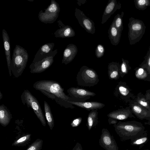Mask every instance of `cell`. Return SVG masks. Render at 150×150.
Listing matches in <instances>:
<instances>
[{
    "label": "cell",
    "mask_w": 150,
    "mask_h": 150,
    "mask_svg": "<svg viewBox=\"0 0 150 150\" xmlns=\"http://www.w3.org/2000/svg\"><path fill=\"white\" fill-rule=\"evenodd\" d=\"M108 37L111 43L113 45H117L120 42L122 32L119 31L115 26L112 22L108 30Z\"/></svg>",
    "instance_id": "cell-21"
},
{
    "label": "cell",
    "mask_w": 150,
    "mask_h": 150,
    "mask_svg": "<svg viewBox=\"0 0 150 150\" xmlns=\"http://www.w3.org/2000/svg\"><path fill=\"white\" fill-rule=\"evenodd\" d=\"M129 105L132 113L138 118L148 121L150 120V111L139 104L135 99L129 102Z\"/></svg>",
    "instance_id": "cell-11"
},
{
    "label": "cell",
    "mask_w": 150,
    "mask_h": 150,
    "mask_svg": "<svg viewBox=\"0 0 150 150\" xmlns=\"http://www.w3.org/2000/svg\"><path fill=\"white\" fill-rule=\"evenodd\" d=\"M57 49H55L45 58L37 61L32 62L29 66L31 73H40L49 68L54 62V57L57 53Z\"/></svg>",
    "instance_id": "cell-8"
},
{
    "label": "cell",
    "mask_w": 150,
    "mask_h": 150,
    "mask_svg": "<svg viewBox=\"0 0 150 150\" xmlns=\"http://www.w3.org/2000/svg\"><path fill=\"white\" fill-rule=\"evenodd\" d=\"M74 15L80 25L88 33L94 34L96 31L95 23L87 17L83 12L77 8L75 9Z\"/></svg>",
    "instance_id": "cell-10"
},
{
    "label": "cell",
    "mask_w": 150,
    "mask_h": 150,
    "mask_svg": "<svg viewBox=\"0 0 150 150\" xmlns=\"http://www.w3.org/2000/svg\"><path fill=\"white\" fill-rule=\"evenodd\" d=\"M124 15L123 12H122L121 14H117L115 16L112 22L115 26L119 31L122 32L123 29V17Z\"/></svg>",
    "instance_id": "cell-28"
},
{
    "label": "cell",
    "mask_w": 150,
    "mask_h": 150,
    "mask_svg": "<svg viewBox=\"0 0 150 150\" xmlns=\"http://www.w3.org/2000/svg\"><path fill=\"white\" fill-rule=\"evenodd\" d=\"M72 150H83L81 144L79 142H77L73 148Z\"/></svg>",
    "instance_id": "cell-37"
},
{
    "label": "cell",
    "mask_w": 150,
    "mask_h": 150,
    "mask_svg": "<svg viewBox=\"0 0 150 150\" xmlns=\"http://www.w3.org/2000/svg\"><path fill=\"white\" fill-rule=\"evenodd\" d=\"M148 74L145 69L140 67L138 68L136 71V76L138 79H145L147 76Z\"/></svg>",
    "instance_id": "cell-34"
},
{
    "label": "cell",
    "mask_w": 150,
    "mask_h": 150,
    "mask_svg": "<svg viewBox=\"0 0 150 150\" xmlns=\"http://www.w3.org/2000/svg\"><path fill=\"white\" fill-rule=\"evenodd\" d=\"M98 112L97 109L91 110L89 113L87 117L86 126L89 130L95 127L98 122Z\"/></svg>",
    "instance_id": "cell-25"
},
{
    "label": "cell",
    "mask_w": 150,
    "mask_h": 150,
    "mask_svg": "<svg viewBox=\"0 0 150 150\" xmlns=\"http://www.w3.org/2000/svg\"><path fill=\"white\" fill-rule=\"evenodd\" d=\"M140 67L145 69L150 75V46L149 47L144 60L140 65Z\"/></svg>",
    "instance_id": "cell-30"
},
{
    "label": "cell",
    "mask_w": 150,
    "mask_h": 150,
    "mask_svg": "<svg viewBox=\"0 0 150 150\" xmlns=\"http://www.w3.org/2000/svg\"><path fill=\"white\" fill-rule=\"evenodd\" d=\"M135 7L140 10H144L150 6V0H134Z\"/></svg>",
    "instance_id": "cell-32"
},
{
    "label": "cell",
    "mask_w": 150,
    "mask_h": 150,
    "mask_svg": "<svg viewBox=\"0 0 150 150\" xmlns=\"http://www.w3.org/2000/svg\"><path fill=\"white\" fill-rule=\"evenodd\" d=\"M60 8L59 4L55 0H51L50 4L45 9L39 13L38 17L40 21L45 24L53 23L58 18Z\"/></svg>",
    "instance_id": "cell-7"
},
{
    "label": "cell",
    "mask_w": 150,
    "mask_h": 150,
    "mask_svg": "<svg viewBox=\"0 0 150 150\" xmlns=\"http://www.w3.org/2000/svg\"><path fill=\"white\" fill-rule=\"evenodd\" d=\"M22 103L31 108L42 125L45 127L46 122L40 104L36 98L28 90H24L21 96Z\"/></svg>",
    "instance_id": "cell-6"
},
{
    "label": "cell",
    "mask_w": 150,
    "mask_h": 150,
    "mask_svg": "<svg viewBox=\"0 0 150 150\" xmlns=\"http://www.w3.org/2000/svg\"><path fill=\"white\" fill-rule=\"evenodd\" d=\"M29 55L27 50L23 47L16 45L13 50L11 59L12 74L16 78L21 75L25 69Z\"/></svg>",
    "instance_id": "cell-3"
},
{
    "label": "cell",
    "mask_w": 150,
    "mask_h": 150,
    "mask_svg": "<svg viewBox=\"0 0 150 150\" xmlns=\"http://www.w3.org/2000/svg\"><path fill=\"white\" fill-rule=\"evenodd\" d=\"M2 94L1 93V92H0V100L2 98Z\"/></svg>",
    "instance_id": "cell-41"
},
{
    "label": "cell",
    "mask_w": 150,
    "mask_h": 150,
    "mask_svg": "<svg viewBox=\"0 0 150 150\" xmlns=\"http://www.w3.org/2000/svg\"><path fill=\"white\" fill-rule=\"evenodd\" d=\"M129 107L125 108L119 109L109 113L107 116L109 118L119 120H124L129 118L135 117Z\"/></svg>",
    "instance_id": "cell-14"
},
{
    "label": "cell",
    "mask_w": 150,
    "mask_h": 150,
    "mask_svg": "<svg viewBox=\"0 0 150 150\" xmlns=\"http://www.w3.org/2000/svg\"><path fill=\"white\" fill-rule=\"evenodd\" d=\"M2 38L8 68V70L9 76H11L12 71L11 68V48L10 40L9 36L4 29L2 31Z\"/></svg>",
    "instance_id": "cell-15"
},
{
    "label": "cell",
    "mask_w": 150,
    "mask_h": 150,
    "mask_svg": "<svg viewBox=\"0 0 150 150\" xmlns=\"http://www.w3.org/2000/svg\"><path fill=\"white\" fill-rule=\"evenodd\" d=\"M126 150H128V149H126Z\"/></svg>",
    "instance_id": "cell-43"
},
{
    "label": "cell",
    "mask_w": 150,
    "mask_h": 150,
    "mask_svg": "<svg viewBox=\"0 0 150 150\" xmlns=\"http://www.w3.org/2000/svg\"><path fill=\"white\" fill-rule=\"evenodd\" d=\"M78 85L86 87L93 86L99 81L98 76L93 69L86 66H82L76 77Z\"/></svg>",
    "instance_id": "cell-5"
},
{
    "label": "cell",
    "mask_w": 150,
    "mask_h": 150,
    "mask_svg": "<svg viewBox=\"0 0 150 150\" xmlns=\"http://www.w3.org/2000/svg\"><path fill=\"white\" fill-rule=\"evenodd\" d=\"M54 46V42L48 43L42 45L35 55L32 62L40 60L49 55L53 52Z\"/></svg>",
    "instance_id": "cell-17"
},
{
    "label": "cell",
    "mask_w": 150,
    "mask_h": 150,
    "mask_svg": "<svg viewBox=\"0 0 150 150\" xmlns=\"http://www.w3.org/2000/svg\"><path fill=\"white\" fill-rule=\"evenodd\" d=\"M67 91L69 96L74 98H81L96 95L94 92L78 88L71 87Z\"/></svg>",
    "instance_id": "cell-20"
},
{
    "label": "cell",
    "mask_w": 150,
    "mask_h": 150,
    "mask_svg": "<svg viewBox=\"0 0 150 150\" xmlns=\"http://www.w3.org/2000/svg\"><path fill=\"white\" fill-rule=\"evenodd\" d=\"M120 67V65L116 62H112L108 64V74L109 79L117 80L119 79Z\"/></svg>",
    "instance_id": "cell-23"
},
{
    "label": "cell",
    "mask_w": 150,
    "mask_h": 150,
    "mask_svg": "<svg viewBox=\"0 0 150 150\" xmlns=\"http://www.w3.org/2000/svg\"><path fill=\"white\" fill-rule=\"evenodd\" d=\"M115 93H117L120 97L123 100H129L130 98L133 100L134 98V95L131 92L129 88L126 85V83L123 82L119 83L116 88Z\"/></svg>",
    "instance_id": "cell-18"
},
{
    "label": "cell",
    "mask_w": 150,
    "mask_h": 150,
    "mask_svg": "<svg viewBox=\"0 0 150 150\" xmlns=\"http://www.w3.org/2000/svg\"><path fill=\"white\" fill-rule=\"evenodd\" d=\"M99 143L100 146L105 150H119L115 140L107 129H102Z\"/></svg>",
    "instance_id": "cell-9"
},
{
    "label": "cell",
    "mask_w": 150,
    "mask_h": 150,
    "mask_svg": "<svg viewBox=\"0 0 150 150\" xmlns=\"http://www.w3.org/2000/svg\"><path fill=\"white\" fill-rule=\"evenodd\" d=\"M33 87L62 106L67 108L70 104L68 102L70 100V97L65 94L64 88L57 81L50 80L39 81L33 84Z\"/></svg>",
    "instance_id": "cell-1"
},
{
    "label": "cell",
    "mask_w": 150,
    "mask_h": 150,
    "mask_svg": "<svg viewBox=\"0 0 150 150\" xmlns=\"http://www.w3.org/2000/svg\"><path fill=\"white\" fill-rule=\"evenodd\" d=\"M135 100L139 104L149 110L150 103L146 100L145 95L140 92L137 94Z\"/></svg>",
    "instance_id": "cell-27"
},
{
    "label": "cell",
    "mask_w": 150,
    "mask_h": 150,
    "mask_svg": "<svg viewBox=\"0 0 150 150\" xmlns=\"http://www.w3.org/2000/svg\"><path fill=\"white\" fill-rule=\"evenodd\" d=\"M145 96L146 100H148L150 103V89L146 91Z\"/></svg>",
    "instance_id": "cell-39"
},
{
    "label": "cell",
    "mask_w": 150,
    "mask_h": 150,
    "mask_svg": "<svg viewBox=\"0 0 150 150\" xmlns=\"http://www.w3.org/2000/svg\"><path fill=\"white\" fill-rule=\"evenodd\" d=\"M82 120L81 117H79L74 119L71 123V126L73 127L78 126L81 124Z\"/></svg>",
    "instance_id": "cell-36"
},
{
    "label": "cell",
    "mask_w": 150,
    "mask_h": 150,
    "mask_svg": "<svg viewBox=\"0 0 150 150\" xmlns=\"http://www.w3.org/2000/svg\"><path fill=\"white\" fill-rule=\"evenodd\" d=\"M31 134H28L24 135L16 140L12 144V146H19L24 145L30 139Z\"/></svg>",
    "instance_id": "cell-31"
},
{
    "label": "cell",
    "mask_w": 150,
    "mask_h": 150,
    "mask_svg": "<svg viewBox=\"0 0 150 150\" xmlns=\"http://www.w3.org/2000/svg\"><path fill=\"white\" fill-rule=\"evenodd\" d=\"M108 122L110 125L113 124L114 125L118 122L117 120L111 118H109Z\"/></svg>",
    "instance_id": "cell-38"
},
{
    "label": "cell",
    "mask_w": 150,
    "mask_h": 150,
    "mask_svg": "<svg viewBox=\"0 0 150 150\" xmlns=\"http://www.w3.org/2000/svg\"><path fill=\"white\" fill-rule=\"evenodd\" d=\"M12 115L4 104L0 105V124L3 127L8 125L12 118Z\"/></svg>",
    "instance_id": "cell-22"
},
{
    "label": "cell",
    "mask_w": 150,
    "mask_h": 150,
    "mask_svg": "<svg viewBox=\"0 0 150 150\" xmlns=\"http://www.w3.org/2000/svg\"><path fill=\"white\" fill-rule=\"evenodd\" d=\"M128 26L129 45H132L139 42L142 38L146 26L142 21L132 17L129 18Z\"/></svg>",
    "instance_id": "cell-4"
},
{
    "label": "cell",
    "mask_w": 150,
    "mask_h": 150,
    "mask_svg": "<svg viewBox=\"0 0 150 150\" xmlns=\"http://www.w3.org/2000/svg\"><path fill=\"white\" fill-rule=\"evenodd\" d=\"M150 150L149 149H145V150Z\"/></svg>",
    "instance_id": "cell-42"
},
{
    "label": "cell",
    "mask_w": 150,
    "mask_h": 150,
    "mask_svg": "<svg viewBox=\"0 0 150 150\" xmlns=\"http://www.w3.org/2000/svg\"><path fill=\"white\" fill-rule=\"evenodd\" d=\"M105 52V49L103 46L101 44H98L96 46L95 50V54L97 58L102 57Z\"/></svg>",
    "instance_id": "cell-35"
},
{
    "label": "cell",
    "mask_w": 150,
    "mask_h": 150,
    "mask_svg": "<svg viewBox=\"0 0 150 150\" xmlns=\"http://www.w3.org/2000/svg\"><path fill=\"white\" fill-rule=\"evenodd\" d=\"M44 109L47 124L50 129L52 130L54 126V119L50 106L45 101H44Z\"/></svg>",
    "instance_id": "cell-26"
},
{
    "label": "cell",
    "mask_w": 150,
    "mask_h": 150,
    "mask_svg": "<svg viewBox=\"0 0 150 150\" xmlns=\"http://www.w3.org/2000/svg\"><path fill=\"white\" fill-rule=\"evenodd\" d=\"M122 62L120 65V76L123 77L127 74L129 70L131 69V67L129 64V61L127 60L122 59Z\"/></svg>",
    "instance_id": "cell-29"
},
{
    "label": "cell",
    "mask_w": 150,
    "mask_h": 150,
    "mask_svg": "<svg viewBox=\"0 0 150 150\" xmlns=\"http://www.w3.org/2000/svg\"><path fill=\"white\" fill-rule=\"evenodd\" d=\"M69 103L76 105L88 110L100 109L104 107V104L96 101L78 102L71 101L68 102Z\"/></svg>",
    "instance_id": "cell-19"
},
{
    "label": "cell",
    "mask_w": 150,
    "mask_h": 150,
    "mask_svg": "<svg viewBox=\"0 0 150 150\" xmlns=\"http://www.w3.org/2000/svg\"><path fill=\"white\" fill-rule=\"evenodd\" d=\"M77 52L78 49L75 45H68L64 51L62 63L67 65L71 62L74 58Z\"/></svg>",
    "instance_id": "cell-16"
},
{
    "label": "cell",
    "mask_w": 150,
    "mask_h": 150,
    "mask_svg": "<svg viewBox=\"0 0 150 150\" xmlns=\"http://www.w3.org/2000/svg\"><path fill=\"white\" fill-rule=\"evenodd\" d=\"M115 130L122 141L131 140L143 133L146 130L143 124L135 120L119 121L113 125Z\"/></svg>",
    "instance_id": "cell-2"
},
{
    "label": "cell",
    "mask_w": 150,
    "mask_h": 150,
    "mask_svg": "<svg viewBox=\"0 0 150 150\" xmlns=\"http://www.w3.org/2000/svg\"><path fill=\"white\" fill-rule=\"evenodd\" d=\"M121 7V4L116 0H109L104 9L102 16L101 24L105 23L117 9Z\"/></svg>",
    "instance_id": "cell-12"
},
{
    "label": "cell",
    "mask_w": 150,
    "mask_h": 150,
    "mask_svg": "<svg viewBox=\"0 0 150 150\" xmlns=\"http://www.w3.org/2000/svg\"><path fill=\"white\" fill-rule=\"evenodd\" d=\"M57 23L59 28L54 32L55 37L65 38H71L75 36V32L70 26L65 25L60 20L58 21Z\"/></svg>",
    "instance_id": "cell-13"
},
{
    "label": "cell",
    "mask_w": 150,
    "mask_h": 150,
    "mask_svg": "<svg viewBox=\"0 0 150 150\" xmlns=\"http://www.w3.org/2000/svg\"><path fill=\"white\" fill-rule=\"evenodd\" d=\"M149 141L147 130L140 136L131 140L130 144L133 146L139 147L142 148Z\"/></svg>",
    "instance_id": "cell-24"
},
{
    "label": "cell",
    "mask_w": 150,
    "mask_h": 150,
    "mask_svg": "<svg viewBox=\"0 0 150 150\" xmlns=\"http://www.w3.org/2000/svg\"><path fill=\"white\" fill-rule=\"evenodd\" d=\"M150 111V109L149 110ZM145 124H147L150 126V120L148 121L147 122H146L145 123Z\"/></svg>",
    "instance_id": "cell-40"
},
{
    "label": "cell",
    "mask_w": 150,
    "mask_h": 150,
    "mask_svg": "<svg viewBox=\"0 0 150 150\" xmlns=\"http://www.w3.org/2000/svg\"><path fill=\"white\" fill-rule=\"evenodd\" d=\"M43 142L42 139H38L32 143L26 150H41L42 149Z\"/></svg>",
    "instance_id": "cell-33"
}]
</instances>
